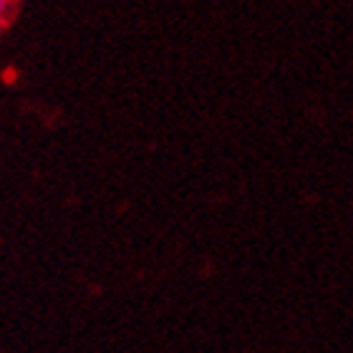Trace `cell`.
I'll return each instance as SVG.
<instances>
[{
    "instance_id": "6da1fadb",
    "label": "cell",
    "mask_w": 353,
    "mask_h": 353,
    "mask_svg": "<svg viewBox=\"0 0 353 353\" xmlns=\"http://www.w3.org/2000/svg\"><path fill=\"white\" fill-rule=\"evenodd\" d=\"M10 8H13V0H0V30L6 28L8 15H10Z\"/></svg>"
}]
</instances>
